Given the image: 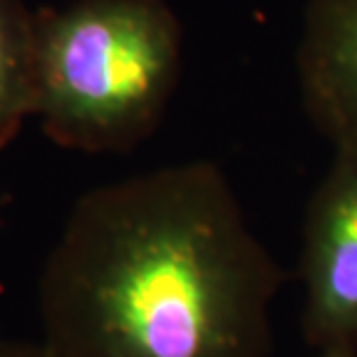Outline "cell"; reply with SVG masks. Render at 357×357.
Instances as JSON below:
<instances>
[{
  "label": "cell",
  "instance_id": "1",
  "mask_svg": "<svg viewBox=\"0 0 357 357\" xmlns=\"http://www.w3.org/2000/svg\"><path fill=\"white\" fill-rule=\"evenodd\" d=\"M283 271L216 162L77 199L38 285L52 357H271Z\"/></svg>",
  "mask_w": 357,
  "mask_h": 357
},
{
  "label": "cell",
  "instance_id": "2",
  "mask_svg": "<svg viewBox=\"0 0 357 357\" xmlns=\"http://www.w3.org/2000/svg\"><path fill=\"white\" fill-rule=\"evenodd\" d=\"M183 59L165 0H75L33 12L35 116L54 144L130 153L158 130Z\"/></svg>",
  "mask_w": 357,
  "mask_h": 357
},
{
  "label": "cell",
  "instance_id": "3",
  "mask_svg": "<svg viewBox=\"0 0 357 357\" xmlns=\"http://www.w3.org/2000/svg\"><path fill=\"white\" fill-rule=\"evenodd\" d=\"M297 281L309 351L357 357V144L334 146L306 202Z\"/></svg>",
  "mask_w": 357,
  "mask_h": 357
},
{
  "label": "cell",
  "instance_id": "4",
  "mask_svg": "<svg viewBox=\"0 0 357 357\" xmlns=\"http://www.w3.org/2000/svg\"><path fill=\"white\" fill-rule=\"evenodd\" d=\"M297 77L313 128L332 146L357 144V0H309Z\"/></svg>",
  "mask_w": 357,
  "mask_h": 357
},
{
  "label": "cell",
  "instance_id": "5",
  "mask_svg": "<svg viewBox=\"0 0 357 357\" xmlns=\"http://www.w3.org/2000/svg\"><path fill=\"white\" fill-rule=\"evenodd\" d=\"M35 116L33 12L24 0H0V151Z\"/></svg>",
  "mask_w": 357,
  "mask_h": 357
},
{
  "label": "cell",
  "instance_id": "6",
  "mask_svg": "<svg viewBox=\"0 0 357 357\" xmlns=\"http://www.w3.org/2000/svg\"><path fill=\"white\" fill-rule=\"evenodd\" d=\"M0 357H52L40 341H12L0 339Z\"/></svg>",
  "mask_w": 357,
  "mask_h": 357
},
{
  "label": "cell",
  "instance_id": "7",
  "mask_svg": "<svg viewBox=\"0 0 357 357\" xmlns=\"http://www.w3.org/2000/svg\"><path fill=\"white\" fill-rule=\"evenodd\" d=\"M309 357H334V355H313V353H311Z\"/></svg>",
  "mask_w": 357,
  "mask_h": 357
}]
</instances>
